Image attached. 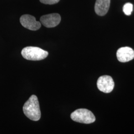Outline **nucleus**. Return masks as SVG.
Returning <instances> with one entry per match:
<instances>
[{
	"instance_id": "f257e3e1",
	"label": "nucleus",
	"mask_w": 134,
	"mask_h": 134,
	"mask_svg": "<svg viewBox=\"0 0 134 134\" xmlns=\"http://www.w3.org/2000/svg\"><path fill=\"white\" fill-rule=\"evenodd\" d=\"M24 115L31 120L37 121L41 118V111L37 97L31 96L23 106Z\"/></svg>"
},
{
	"instance_id": "f03ea898",
	"label": "nucleus",
	"mask_w": 134,
	"mask_h": 134,
	"mask_svg": "<svg viewBox=\"0 0 134 134\" xmlns=\"http://www.w3.org/2000/svg\"><path fill=\"white\" fill-rule=\"evenodd\" d=\"M21 55L24 59L30 61L42 60L48 56V52L37 47L28 46L21 51Z\"/></svg>"
},
{
	"instance_id": "7ed1b4c3",
	"label": "nucleus",
	"mask_w": 134,
	"mask_h": 134,
	"mask_svg": "<svg viewBox=\"0 0 134 134\" xmlns=\"http://www.w3.org/2000/svg\"><path fill=\"white\" fill-rule=\"evenodd\" d=\"M71 118L75 122L83 124H91L96 121V117L93 114L86 109H79L72 112Z\"/></svg>"
},
{
	"instance_id": "20e7f679",
	"label": "nucleus",
	"mask_w": 134,
	"mask_h": 134,
	"mask_svg": "<svg viewBox=\"0 0 134 134\" xmlns=\"http://www.w3.org/2000/svg\"><path fill=\"white\" fill-rule=\"evenodd\" d=\"M97 86L100 91L104 93H110L114 87V82L112 77L102 76L98 78Z\"/></svg>"
},
{
	"instance_id": "39448f33",
	"label": "nucleus",
	"mask_w": 134,
	"mask_h": 134,
	"mask_svg": "<svg viewBox=\"0 0 134 134\" xmlns=\"http://www.w3.org/2000/svg\"><path fill=\"white\" fill-rule=\"evenodd\" d=\"M20 22L24 27L30 30H37L41 26V23L36 21L35 17L29 14L23 15L20 18Z\"/></svg>"
},
{
	"instance_id": "423d86ee",
	"label": "nucleus",
	"mask_w": 134,
	"mask_h": 134,
	"mask_svg": "<svg viewBox=\"0 0 134 134\" xmlns=\"http://www.w3.org/2000/svg\"><path fill=\"white\" fill-rule=\"evenodd\" d=\"M61 20L60 15L56 13L46 14L40 18V23L47 28H52L57 26Z\"/></svg>"
},
{
	"instance_id": "0eeeda50",
	"label": "nucleus",
	"mask_w": 134,
	"mask_h": 134,
	"mask_svg": "<svg viewBox=\"0 0 134 134\" xmlns=\"http://www.w3.org/2000/svg\"><path fill=\"white\" fill-rule=\"evenodd\" d=\"M116 55L119 61L127 62L134 59V51L129 47H121L117 50Z\"/></svg>"
},
{
	"instance_id": "6e6552de",
	"label": "nucleus",
	"mask_w": 134,
	"mask_h": 134,
	"mask_svg": "<svg viewBox=\"0 0 134 134\" xmlns=\"http://www.w3.org/2000/svg\"><path fill=\"white\" fill-rule=\"evenodd\" d=\"M110 0H96L94 6L96 14L103 16L105 15L109 9Z\"/></svg>"
},
{
	"instance_id": "1a4fd4ad",
	"label": "nucleus",
	"mask_w": 134,
	"mask_h": 134,
	"mask_svg": "<svg viewBox=\"0 0 134 134\" xmlns=\"http://www.w3.org/2000/svg\"><path fill=\"white\" fill-rule=\"evenodd\" d=\"M133 10V5L131 3H127L123 6V10L125 14L127 15H130Z\"/></svg>"
},
{
	"instance_id": "9d476101",
	"label": "nucleus",
	"mask_w": 134,
	"mask_h": 134,
	"mask_svg": "<svg viewBox=\"0 0 134 134\" xmlns=\"http://www.w3.org/2000/svg\"><path fill=\"white\" fill-rule=\"evenodd\" d=\"M41 3L46 5H54L58 3L60 0H39Z\"/></svg>"
}]
</instances>
